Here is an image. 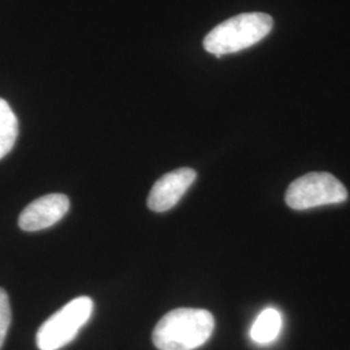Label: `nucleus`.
I'll list each match as a JSON object with an SVG mask.
<instances>
[{"instance_id": "1", "label": "nucleus", "mask_w": 350, "mask_h": 350, "mask_svg": "<svg viewBox=\"0 0 350 350\" xmlns=\"http://www.w3.org/2000/svg\"><path fill=\"white\" fill-rule=\"evenodd\" d=\"M214 325V317L208 310L175 309L159 321L152 340L159 350H195L211 338Z\"/></svg>"}, {"instance_id": "2", "label": "nucleus", "mask_w": 350, "mask_h": 350, "mask_svg": "<svg viewBox=\"0 0 350 350\" xmlns=\"http://www.w3.org/2000/svg\"><path fill=\"white\" fill-rule=\"evenodd\" d=\"M271 29V16L260 12L243 13L215 26L204 39V49L217 57L235 53L261 42Z\"/></svg>"}, {"instance_id": "3", "label": "nucleus", "mask_w": 350, "mask_h": 350, "mask_svg": "<svg viewBox=\"0 0 350 350\" xmlns=\"http://www.w3.org/2000/svg\"><path fill=\"white\" fill-rule=\"evenodd\" d=\"M92 312L94 301L88 296L69 301L38 329L39 350H59L68 345L75 340L79 329L88 323Z\"/></svg>"}, {"instance_id": "4", "label": "nucleus", "mask_w": 350, "mask_h": 350, "mask_svg": "<svg viewBox=\"0 0 350 350\" xmlns=\"http://www.w3.org/2000/svg\"><path fill=\"white\" fill-rule=\"evenodd\" d=\"M348 199L345 186L329 173H309L291 183L286 193L288 206L306 211L317 206L340 204Z\"/></svg>"}, {"instance_id": "5", "label": "nucleus", "mask_w": 350, "mask_h": 350, "mask_svg": "<svg viewBox=\"0 0 350 350\" xmlns=\"http://www.w3.org/2000/svg\"><path fill=\"white\" fill-rule=\"evenodd\" d=\"M196 180V172L191 167H180L163 175L152 187L148 196V208L156 213L174 208L188 188Z\"/></svg>"}, {"instance_id": "6", "label": "nucleus", "mask_w": 350, "mask_h": 350, "mask_svg": "<svg viewBox=\"0 0 350 350\" xmlns=\"http://www.w3.org/2000/svg\"><path fill=\"white\" fill-rule=\"evenodd\" d=\"M69 198L63 193H51L30 202L18 218L24 231H40L56 225L69 211Z\"/></svg>"}, {"instance_id": "7", "label": "nucleus", "mask_w": 350, "mask_h": 350, "mask_svg": "<svg viewBox=\"0 0 350 350\" xmlns=\"http://www.w3.org/2000/svg\"><path fill=\"white\" fill-rule=\"evenodd\" d=\"M282 325V314L274 308H267L257 317V319L252 325L250 338L260 345L270 344L275 341L276 338L279 336Z\"/></svg>"}, {"instance_id": "8", "label": "nucleus", "mask_w": 350, "mask_h": 350, "mask_svg": "<svg viewBox=\"0 0 350 350\" xmlns=\"http://www.w3.org/2000/svg\"><path fill=\"white\" fill-rule=\"evenodd\" d=\"M17 135V117L10 104L4 99H0V159L5 157L12 150Z\"/></svg>"}, {"instance_id": "9", "label": "nucleus", "mask_w": 350, "mask_h": 350, "mask_svg": "<svg viewBox=\"0 0 350 350\" xmlns=\"http://www.w3.org/2000/svg\"><path fill=\"white\" fill-rule=\"evenodd\" d=\"M12 321V312H11V304L7 292L0 288V349L7 338L8 328Z\"/></svg>"}]
</instances>
